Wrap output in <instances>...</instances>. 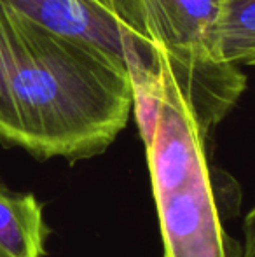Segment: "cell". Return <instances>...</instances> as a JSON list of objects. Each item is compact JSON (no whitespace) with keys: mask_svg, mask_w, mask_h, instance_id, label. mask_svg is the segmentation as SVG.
Listing matches in <instances>:
<instances>
[{"mask_svg":"<svg viewBox=\"0 0 255 257\" xmlns=\"http://www.w3.org/2000/svg\"><path fill=\"white\" fill-rule=\"evenodd\" d=\"M222 54L236 67H255V0H220Z\"/></svg>","mask_w":255,"mask_h":257,"instance_id":"cell-7","label":"cell"},{"mask_svg":"<svg viewBox=\"0 0 255 257\" xmlns=\"http://www.w3.org/2000/svg\"><path fill=\"white\" fill-rule=\"evenodd\" d=\"M164 257H239L238 245L222 227L208 163L185 182L154 194Z\"/></svg>","mask_w":255,"mask_h":257,"instance_id":"cell-3","label":"cell"},{"mask_svg":"<svg viewBox=\"0 0 255 257\" xmlns=\"http://www.w3.org/2000/svg\"><path fill=\"white\" fill-rule=\"evenodd\" d=\"M131 84L133 114L138 124L143 146L150 142L164 100V77L159 63H152L142 53H133L124 60Z\"/></svg>","mask_w":255,"mask_h":257,"instance_id":"cell-6","label":"cell"},{"mask_svg":"<svg viewBox=\"0 0 255 257\" xmlns=\"http://www.w3.org/2000/svg\"><path fill=\"white\" fill-rule=\"evenodd\" d=\"M102 2L126 25L147 51L156 54V32L147 0H102Z\"/></svg>","mask_w":255,"mask_h":257,"instance_id":"cell-8","label":"cell"},{"mask_svg":"<svg viewBox=\"0 0 255 257\" xmlns=\"http://www.w3.org/2000/svg\"><path fill=\"white\" fill-rule=\"evenodd\" d=\"M49 233L35 194L13 191L0 180V257H44Z\"/></svg>","mask_w":255,"mask_h":257,"instance_id":"cell-5","label":"cell"},{"mask_svg":"<svg viewBox=\"0 0 255 257\" xmlns=\"http://www.w3.org/2000/svg\"><path fill=\"white\" fill-rule=\"evenodd\" d=\"M239 257H255V205L243 220V243Z\"/></svg>","mask_w":255,"mask_h":257,"instance_id":"cell-9","label":"cell"},{"mask_svg":"<svg viewBox=\"0 0 255 257\" xmlns=\"http://www.w3.org/2000/svg\"><path fill=\"white\" fill-rule=\"evenodd\" d=\"M156 42L204 137L231 112L246 77L222 54L220 0H147Z\"/></svg>","mask_w":255,"mask_h":257,"instance_id":"cell-2","label":"cell"},{"mask_svg":"<svg viewBox=\"0 0 255 257\" xmlns=\"http://www.w3.org/2000/svg\"><path fill=\"white\" fill-rule=\"evenodd\" d=\"M131 110L123 58L0 0V142L75 163L105 153Z\"/></svg>","mask_w":255,"mask_h":257,"instance_id":"cell-1","label":"cell"},{"mask_svg":"<svg viewBox=\"0 0 255 257\" xmlns=\"http://www.w3.org/2000/svg\"><path fill=\"white\" fill-rule=\"evenodd\" d=\"M13 6L60 35L84 41L123 58L131 49H142V42L102 0H9Z\"/></svg>","mask_w":255,"mask_h":257,"instance_id":"cell-4","label":"cell"}]
</instances>
